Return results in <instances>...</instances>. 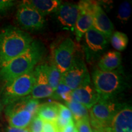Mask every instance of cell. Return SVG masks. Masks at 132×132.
<instances>
[{
  "label": "cell",
  "mask_w": 132,
  "mask_h": 132,
  "mask_svg": "<svg viewBox=\"0 0 132 132\" xmlns=\"http://www.w3.org/2000/svg\"><path fill=\"white\" fill-rule=\"evenodd\" d=\"M45 50L42 44L33 41L28 49L0 67V80L7 83L33 70L42 59Z\"/></svg>",
  "instance_id": "1"
},
{
  "label": "cell",
  "mask_w": 132,
  "mask_h": 132,
  "mask_svg": "<svg viewBox=\"0 0 132 132\" xmlns=\"http://www.w3.org/2000/svg\"><path fill=\"white\" fill-rule=\"evenodd\" d=\"M33 40L28 33L8 26L0 33V67L29 48Z\"/></svg>",
  "instance_id": "2"
},
{
  "label": "cell",
  "mask_w": 132,
  "mask_h": 132,
  "mask_svg": "<svg viewBox=\"0 0 132 132\" xmlns=\"http://www.w3.org/2000/svg\"><path fill=\"white\" fill-rule=\"evenodd\" d=\"M94 87L100 99L114 98L125 89L126 82L119 69L105 72L95 69L92 73Z\"/></svg>",
  "instance_id": "3"
},
{
  "label": "cell",
  "mask_w": 132,
  "mask_h": 132,
  "mask_svg": "<svg viewBox=\"0 0 132 132\" xmlns=\"http://www.w3.org/2000/svg\"><path fill=\"white\" fill-rule=\"evenodd\" d=\"M35 82L34 70L15 78L5 85L1 96L3 105L9 104L29 95Z\"/></svg>",
  "instance_id": "4"
},
{
  "label": "cell",
  "mask_w": 132,
  "mask_h": 132,
  "mask_svg": "<svg viewBox=\"0 0 132 132\" xmlns=\"http://www.w3.org/2000/svg\"><path fill=\"white\" fill-rule=\"evenodd\" d=\"M123 106L114 98L100 99L90 109V123L95 129L103 130Z\"/></svg>",
  "instance_id": "5"
},
{
  "label": "cell",
  "mask_w": 132,
  "mask_h": 132,
  "mask_svg": "<svg viewBox=\"0 0 132 132\" xmlns=\"http://www.w3.org/2000/svg\"><path fill=\"white\" fill-rule=\"evenodd\" d=\"M61 81L72 90L82 86L90 85V78L85 62L74 57L70 68L62 74Z\"/></svg>",
  "instance_id": "6"
},
{
  "label": "cell",
  "mask_w": 132,
  "mask_h": 132,
  "mask_svg": "<svg viewBox=\"0 0 132 132\" xmlns=\"http://www.w3.org/2000/svg\"><path fill=\"white\" fill-rule=\"evenodd\" d=\"M26 97L6 105L5 112L9 126L25 129L30 124L34 116L25 108Z\"/></svg>",
  "instance_id": "7"
},
{
  "label": "cell",
  "mask_w": 132,
  "mask_h": 132,
  "mask_svg": "<svg viewBox=\"0 0 132 132\" xmlns=\"http://www.w3.org/2000/svg\"><path fill=\"white\" fill-rule=\"evenodd\" d=\"M16 17L20 25L28 30H40L45 23L44 16L33 7L22 3L18 8Z\"/></svg>",
  "instance_id": "8"
},
{
  "label": "cell",
  "mask_w": 132,
  "mask_h": 132,
  "mask_svg": "<svg viewBox=\"0 0 132 132\" xmlns=\"http://www.w3.org/2000/svg\"><path fill=\"white\" fill-rule=\"evenodd\" d=\"M75 44L70 38L62 41L53 52L54 64L62 74L70 68L75 57Z\"/></svg>",
  "instance_id": "9"
},
{
  "label": "cell",
  "mask_w": 132,
  "mask_h": 132,
  "mask_svg": "<svg viewBox=\"0 0 132 132\" xmlns=\"http://www.w3.org/2000/svg\"><path fill=\"white\" fill-rule=\"evenodd\" d=\"M35 82L31 92L32 98L39 99L51 97L54 90L50 85L47 74V64H40L34 70Z\"/></svg>",
  "instance_id": "10"
},
{
  "label": "cell",
  "mask_w": 132,
  "mask_h": 132,
  "mask_svg": "<svg viewBox=\"0 0 132 132\" xmlns=\"http://www.w3.org/2000/svg\"><path fill=\"white\" fill-rule=\"evenodd\" d=\"M103 132H132V109L123 106L117 112Z\"/></svg>",
  "instance_id": "11"
},
{
  "label": "cell",
  "mask_w": 132,
  "mask_h": 132,
  "mask_svg": "<svg viewBox=\"0 0 132 132\" xmlns=\"http://www.w3.org/2000/svg\"><path fill=\"white\" fill-rule=\"evenodd\" d=\"M56 12L60 23L74 32L76 21L80 14L78 5L68 3L61 4Z\"/></svg>",
  "instance_id": "12"
},
{
  "label": "cell",
  "mask_w": 132,
  "mask_h": 132,
  "mask_svg": "<svg viewBox=\"0 0 132 132\" xmlns=\"http://www.w3.org/2000/svg\"><path fill=\"white\" fill-rule=\"evenodd\" d=\"M72 100L82 104L87 110H90L100 99L94 87L90 85L82 86L72 90Z\"/></svg>",
  "instance_id": "13"
},
{
  "label": "cell",
  "mask_w": 132,
  "mask_h": 132,
  "mask_svg": "<svg viewBox=\"0 0 132 132\" xmlns=\"http://www.w3.org/2000/svg\"><path fill=\"white\" fill-rule=\"evenodd\" d=\"M92 18V26L102 32L108 39L111 37L114 31V25L99 4L95 8Z\"/></svg>",
  "instance_id": "14"
},
{
  "label": "cell",
  "mask_w": 132,
  "mask_h": 132,
  "mask_svg": "<svg viewBox=\"0 0 132 132\" xmlns=\"http://www.w3.org/2000/svg\"><path fill=\"white\" fill-rule=\"evenodd\" d=\"M85 42L87 48L92 52L103 51L108 44V39L93 26L85 34Z\"/></svg>",
  "instance_id": "15"
},
{
  "label": "cell",
  "mask_w": 132,
  "mask_h": 132,
  "mask_svg": "<svg viewBox=\"0 0 132 132\" xmlns=\"http://www.w3.org/2000/svg\"><path fill=\"white\" fill-rule=\"evenodd\" d=\"M22 3L33 7L43 16L56 12L62 4L59 0H27Z\"/></svg>",
  "instance_id": "16"
},
{
  "label": "cell",
  "mask_w": 132,
  "mask_h": 132,
  "mask_svg": "<svg viewBox=\"0 0 132 132\" xmlns=\"http://www.w3.org/2000/svg\"><path fill=\"white\" fill-rule=\"evenodd\" d=\"M122 61L121 54L118 52L111 51L105 53L101 57L98 64L99 70L111 72L120 67Z\"/></svg>",
  "instance_id": "17"
},
{
  "label": "cell",
  "mask_w": 132,
  "mask_h": 132,
  "mask_svg": "<svg viewBox=\"0 0 132 132\" xmlns=\"http://www.w3.org/2000/svg\"><path fill=\"white\" fill-rule=\"evenodd\" d=\"M93 18L89 13L80 11L78 17L76 21L74 31L77 39L79 40L92 26Z\"/></svg>",
  "instance_id": "18"
},
{
  "label": "cell",
  "mask_w": 132,
  "mask_h": 132,
  "mask_svg": "<svg viewBox=\"0 0 132 132\" xmlns=\"http://www.w3.org/2000/svg\"><path fill=\"white\" fill-rule=\"evenodd\" d=\"M37 116L44 122H54L59 116L57 102H49L40 105Z\"/></svg>",
  "instance_id": "19"
},
{
  "label": "cell",
  "mask_w": 132,
  "mask_h": 132,
  "mask_svg": "<svg viewBox=\"0 0 132 132\" xmlns=\"http://www.w3.org/2000/svg\"><path fill=\"white\" fill-rule=\"evenodd\" d=\"M65 105L70 110L75 121L82 119L89 118L88 110L82 104L72 100L69 102H65Z\"/></svg>",
  "instance_id": "20"
},
{
  "label": "cell",
  "mask_w": 132,
  "mask_h": 132,
  "mask_svg": "<svg viewBox=\"0 0 132 132\" xmlns=\"http://www.w3.org/2000/svg\"><path fill=\"white\" fill-rule=\"evenodd\" d=\"M47 74L48 82L53 90H54L62 80V73L54 64H47Z\"/></svg>",
  "instance_id": "21"
},
{
  "label": "cell",
  "mask_w": 132,
  "mask_h": 132,
  "mask_svg": "<svg viewBox=\"0 0 132 132\" xmlns=\"http://www.w3.org/2000/svg\"><path fill=\"white\" fill-rule=\"evenodd\" d=\"M72 90L67 85L61 81L51 97L55 100H62L65 102H69L72 100Z\"/></svg>",
  "instance_id": "22"
},
{
  "label": "cell",
  "mask_w": 132,
  "mask_h": 132,
  "mask_svg": "<svg viewBox=\"0 0 132 132\" xmlns=\"http://www.w3.org/2000/svg\"><path fill=\"white\" fill-rule=\"evenodd\" d=\"M128 42V37L125 33L119 31L114 32L111 36V43L113 48L118 51H122L126 48Z\"/></svg>",
  "instance_id": "23"
},
{
  "label": "cell",
  "mask_w": 132,
  "mask_h": 132,
  "mask_svg": "<svg viewBox=\"0 0 132 132\" xmlns=\"http://www.w3.org/2000/svg\"><path fill=\"white\" fill-rule=\"evenodd\" d=\"M131 12V3L125 1L121 3L118 9V19L122 22H126L129 19Z\"/></svg>",
  "instance_id": "24"
},
{
  "label": "cell",
  "mask_w": 132,
  "mask_h": 132,
  "mask_svg": "<svg viewBox=\"0 0 132 132\" xmlns=\"http://www.w3.org/2000/svg\"><path fill=\"white\" fill-rule=\"evenodd\" d=\"M99 4L95 1H88V0H83L79 2L78 6L80 11L89 13L93 15L95 8Z\"/></svg>",
  "instance_id": "25"
},
{
  "label": "cell",
  "mask_w": 132,
  "mask_h": 132,
  "mask_svg": "<svg viewBox=\"0 0 132 132\" xmlns=\"http://www.w3.org/2000/svg\"><path fill=\"white\" fill-rule=\"evenodd\" d=\"M40 104L39 100L32 98L31 95H28L26 98L25 108L28 110L33 116L37 115L38 110Z\"/></svg>",
  "instance_id": "26"
},
{
  "label": "cell",
  "mask_w": 132,
  "mask_h": 132,
  "mask_svg": "<svg viewBox=\"0 0 132 132\" xmlns=\"http://www.w3.org/2000/svg\"><path fill=\"white\" fill-rule=\"evenodd\" d=\"M29 126V132H43L44 121L36 115L33 117Z\"/></svg>",
  "instance_id": "27"
},
{
  "label": "cell",
  "mask_w": 132,
  "mask_h": 132,
  "mask_svg": "<svg viewBox=\"0 0 132 132\" xmlns=\"http://www.w3.org/2000/svg\"><path fill=\"white\" fill-rule=\"evenodd\" d=\"M75 127L78 132H92L89 118L82 119L76 121Z\"/></svg>",
  "instance_id": "28"
},
{
  "label": "cell",
  "mask_w": 132,
  "mask_h": 132,
  "mask_svg": "<svg viewBox=\"0 0 132 132\" xmlns=\"http://www.w3.org/2000/svg\"><path fill=\"white\" fill-rule=\"evenodd\" d=\"M57 106H58V114L59 117L66 120H73V115L68 107L60 103H57Z\"/></svg>",
  "instance_id": "29"
},
{
  "label": "cell",
  "mask_w": 132,
  "mask_h": 132,
  "mask_svg": "<svg viewBox=\"0 0 132 132\" xmlns=\"http://www.w3.org/2000/svg\"><path fill=\"white\" fill-rule=\"evenodd\" d=\"M14 5V1H11V0H0V14L7 12Z\"/></svg>",
  "instance_id": "30"
},
{
  "label": "cell",
  "mask_w": 132,
  "mask_h": 132,
  "mask_svg": "<svg viewBox=\"0 0 132 132\" xmlns=\"http://www.w3.org/2000/svg\"><path fill=\"white\" fill-rule=\"evenodd\" d=\"M71 121H72V120L64 119H62L61 118V117L58 116L54 122L55 123L56 126L59 131H61V130L65 127L66 125H68Z\"/></svg>",
  "instance_id": "31"
},
{
  "label": "cell",
  "mask_w": 132,
  "mask_h": 132,
  "mask_svg": "<svg viewBox=\"0 0 132 132\" xmlns=\"http://www.w3.org/2000/svg\"><path fill=\"white\" fill-rule=\"evenodd\" d=\"M54 122H44L43 132H58Z\"/></svg>",
  "instance_id": "32"
},
{
  "label": "cell",
  "mask_w": 132,
  "mask_h": 132,
  "mask_svg": "<svg viewBox=\"0 0 132 132\" xmlns=\"http://www.w3.org/2000/svg\"><path fill=\"white\" fill-rule=\"evenodd\" d=\"M75 124L73 120H72L68 125H67L61 132H73L75 129Z\"/></svg>",
  "instance_id": "33"
},
{
  "label": "cell",
  "mask_w": 132,
  "mask_h": 132,
  "mask_svg": "<svg viewBox=\"0 0 132 132\" xmlns=\"http://www.w3.org/2000/svg\"><path fill=\"white\" fill-rule=\"evenodd\" d=\"M24 128H16L11 126L7 127V128L6 130V132H24Z\"/></svg>",
  "instance_id": "34"
},
{
  "label": "cell",
  "mask_w": 132,
  "mask_h": 132,
  "mask_svg": "<svg viewBox=\"0 0 132 132\" xmlns=\"http://www.w3.org/2000/svg\"><path fill=\"white\" fill-rule=\"evenodd\" d=\"M3 104L2 100H1V95H0V114H1V111H2L3 110Z\"/></svg>",
  "instance_id": "35"
},
{
  "label": "cell",
  "mask_w": 132,
  "mask_h": 132,
  "mask_svg": "<svg viewBox=\"0 0 132 132\" xmlns=\"http://www.w3.org/2000/svg\"><path fill=\"white\" fill-rule=\"evenodd\" d=\"M92 132H102L101 130H97V129H95V128H94L93 130H92Z\"/></svg>",
  "instance_id": "36"
},
{
  "label": "cell",
  "mask_w": 132,
  "mask_h": 132,
  "mask_svg": "<svg viewBox=\"0 0 132 132\" xmlns=\"http://www.w3.org/2000/svg\"><path fill=\"white\" fill-rule=\"evenodd\" d=\"M24 132H29L28 128H25V129H24Z\"/></svg>",
  "instance_id": "37"
},
{
  "label": "cell",
  "mask_w": 132,
  "mask_h": 132,
  "mask_svg": "<svg viewBox=\"0 0 132 132\" xmlns=\"http://www.w3.org/2000/svg\"><path fill=\"white\" fill-rule=\"evenodd\" d=\"M73 132H78V130H77V128H75V130H74V131H73Z\"/></svg>",
  "instance_id": "38"
},
{
  "label": "cell",
  "mask_w": 132,
  "mask_h": 132,
  "mask_svg": "<svg viewBox=\"0 0 132 132\" xmlns=\"http://www.w3.org/2000/svg\"><path fill=\"white\" fill-rule=\"evenodd\" d=\"M102 132H103V131H102Z\"/></svg>",
  "instance_id": "39"
},
{
  "label": "cell",
  "mask_w": 132,
  "mask_h": 132,
  "mask_svg": "<svg viewBox=\"0 0 132 132\" xmlns=\"http://www.w3.org/2000/svg\"><path fill=\"white\" fill-rule=\"evenodd\" d=\"M58 132H61V131H58Z\"/></svg>",
  "instance_id": "40"
}]
</instances>
